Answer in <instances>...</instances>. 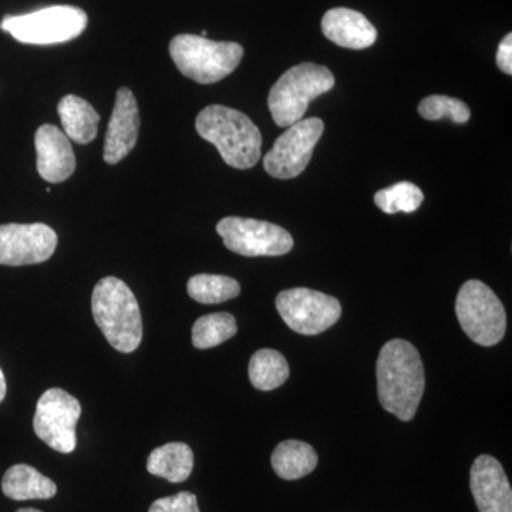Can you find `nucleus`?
I'll return each mask as SVG.
<instances>
[{"instance_id":"nucleus-1","label":"nucleus","mask_w":512,"mask_h":512,"mask_svg":"<svg viewBox=\"0 0 512 512\" xmlns=\"http://www.w3.org/2000/svg\"><path fill=\"white\" fill-rule=\"evenodd\" d=\"M376 373L383 409L402 421L412 420L426 387L423 360L417 349L407 340H390L380 350Z\"/></svg>"},{"instance_id":"nucleus-2","label":"nucleus","mask_w":512,"mask_h":512,"mask_svg":"<svg viewBox=\"0 0 512 512\" xmlns=\"http://www.w3.org/2000/svg\"><path fill=\"white\" fill-rule=\"evenodd\" d=\"M195 128L204 140L217 147L229 167L248 170L261 158V131L241 111L212 104L198 114Z\"/></svg>"},{"instance_id":"nucleus-3","label":"nucleus","mask_w":512,"mask_h":512,"mask_svg":"<svg viewBox=\"0 0 512 512\" xmlns=\"http://www.w3.org/2000/svg\"><path fill=\"white\" fill-rule=\"evenodd\" d=\"M92 312L107 342L121 353L134 352L143 339V320L133 291L107 276L94 286Z\"/></svg>"},{"instance_id":"nucleus-4","label":"nucleus","mask_w":512,"mask_h":512,"mask_svg":"<svg viewBox=\"0 0 512 512\" xmlns=\"http://www.w3.org/2000/svg\"><path fill=\"white\" fill-rule=\"evenodd\" d=\"M335 76L328 67L302 63L279 77L268 97L272 119L278 127H291L305 116L309 103L330 92Z\"/></svg>"},{"instance_id":"nucleus-5","label":"nucleus","mask_w":512,"mask_h":512,"mask_svg":"<svg viewBox=\"0 0 512 512\" xmlns=\"http://www.w3.org/2000/svg\"><path fill=\"white\" fill-rule=\"evenodd\" d=\"M171 59L188 79L201 84L221 82L241 63L244 47L197 35H178L170 43Z\"/></svg>"},{"instance_id":"nucleus-6","label":"nucleus","mask_w":512,"mask_h":512,"mask_svg":"<svg viewBox=\"0 0 512 512\" xmlns=\"http://www.w3.org/2000/svg\"><path fill=\"white\" fill-rule=\"evenodd\" d=\"M86 12L76 6H50L26 13V15L6 16L0 29L10 33L20 43L26 45H59L76 39L87 28Z\"/></svg>"},{"instance_id":"nucleus-7","label":"nucleus","mask_w":512,"mask_h":512,"mask_svg":"<svg viewBox=\"0 0 512 512\" xmlns=\"http://www.w3.org/2000/svg\"><path fill=\"white\" fill-rule=\"evenodd\" d=\"M456 313L461 328L477 345L494 346L503 340L507 330L503 303L483 282L471 279L461 286Z\"/></svg>"},{"instance_id":"nucleus-8","label":"nucleus","mask_w":512,"mask_h":512,"mask_svg":"<svg viewBox=\"0 0 512 512\" xmlns=\"http://www.w3.org/2000/svg\"><path fill=\"white\" fill-rule=\"evenodd\" d=\"M276 309L293 332L306 336L332 328L342 315L338 299L308 288L282 291L276 296Z\"/></svg>"},{"instance_id":"nucleus-9","label":"nucleus","mask_w":512,"mask_h":512,"mask_svg":"<svg viewBox=\"0 0 512 512\" xmlns=\"http://www.w3.org/2000/svg\"><path fill=\"white\" fill-rule=\"evenodd\" d=\"M82 416V406L72 394L62 389H49L37 402L33 429L36 436L62 454L76 448V426Z\"/></svg>"},{"instance_id":"nucleus-10","label":"nucleus","mask_w":512,"mask_h":512,"mask_svg":"<svg viewBox=\"0 0 512 512\" xmlns=\"http://www.w3.org/2000/svg\"><path fill=\"white\" fill-rule=\"evenodd\" d=\"M217 232L229 251L242 256H281L293 248L292 235L271 222L227 217L218 222Z\"/></svg>"},{"instance_id":"nucleus-11","label":"nucleus","mask_w":512,"mask_h":512,"mask_svg":"<svg viewBox=\"0 0 512 512\" xmlns=\"http://www.w3.org/2000/svg\"><path fill=\"white\" fill-rule=\"evenodd\" d=\"M323 130L325 124L316 117L298 121L289 127L266 154V173L279 180H291L302 174L311 161L313 148L322 137Z\"/></svg>"},{"instance_id":"nucleus-12","label":"nucleus","mask_w":512,"mask_h":512,"mask_svg":"<svg viewBox=\"0 0 512 512\" xmlns=\"http://www.w3.org/2000/svg\"><path fill=\"white\" fill-rule=\"evenodd\" d=\"M57 247V234L45 224L0 225V265L46 262Z\"/></svg>"},{"instance_id":"nucleus-13","label":"nucleus","mask_w":512,"mask_h":512,"mask_svg":"<svg viewBox=\"0 0 512 512\" xmlns=\"http://www.w3.org/2000/svg\"><path fill=\"white\" fill-rule=\"evenodd\" d=\"M140 130V111L133 92L121 87L107 127L103 158L107 164H119L136 147Z\"/></svg>"},{"instance_id":"nucleus-14","label":"nucleus","mask_w":512,"mask_h":512,"mask_svg":"<svg viewBox=\"0 0 512 512\" xmlns=\"http://www.w3.org/2000/svg\"><path fill=\"white\" fill-rule=\"evenodd\" d=\"M470 488L478 512H512V490L497 458L483 454L470 470Z\"/></svg>"},{"instance_id":"nucleus-15","label":"nucleus","mask_w":512,"mask_h":512,"mask_svg":"<svg viewBox=\"0 0 512 512\" xmlns=\"http://www.w3.org/2000/svg\"><path fill=\"white\" fill-rule=\"evenodd\" d=\"M37 173L45 181L59 184L72 177L76 157L69 137L53 124L37 128L35 136Z\"/></svg>"},{"instance_id":"nucleus-16","label":"nucleus","mask_w":512,"mask_h":512,"mask_svg":"<svg viewBox=\"0 0 512 512\" xmlns=\"http://www.w3.org/2000/svg\"><path fill=\"white\" fill-rule=\"evenodd\" d=\"M323 35L346 49H367L375 45L377 30L365 15L346 8L330 9L322 19Z\"/></svg>"},{"instance_id":"nucleus-17","label":"nucleus","mask_w":512,"mask_h":512,"mask_svg":"<svg viewBox=\"0 0 512 512\" xmlns=\"http://www.w3.org/2000/svg\"><path fill=\"white\" fill-rule=\"evenodd\" d=\"M63 133L77 144L92 143L99 130L100 116L89 101L82 97L64 96L57 106Z\"/></svg>"},{"instance_id":"nucleus-18","label":"nucleus","mask_w":512,"mask_h":512,"mask_svg":"<svg viewBox=\"0 0 512 512\" xmlns=\"http://www.w3.org/2000/svg\"><path fill=\"white\" fill-rule=\"evenodd\" d=\"M2 491L15 501L49 500L57 493L56 484L28 464H16L6 471Z\"/></svg>"},{"instance_id":"nucleus-19","label":"nucleus","mask_w":512,"mask_h":512,"mask_svg":"<svg viewBox=\"0 0 512 512\" xmlns=\"http://www.w3.org/2000/svg\"><path fill=\"white\" fill-rule=\"evenodd\" d=\"M194 468V453L184 443H168L151 451L147 460L148 473L165 478L170 483H183Z\"/></svg>"},{"instance_id":"nucleus-20","label":"nucleus","mask_w":512,"mask_h":512,"mask_svg":"<svg viewBox=\"0 0 512 512\" xmlns=\"http://www.w3.org/2000/svg\"><path fill=\"white\" fill-rule=\"evenodd\" d=\"M276 476L282 480H299L318 466V456L311 444L299 440L282 441L271 458Z\"/></svg>"},{"instance_id":"nucleus-21","label":"nucleus","mask_w":512,"mask_h":512,"mask_svg":"<svg viewBox=\"0 0 512 512\" xmlns=\"http://www.w3.org/2000/svg\"><path fill=\"white\" fill-rule=\"evenodd\" d=\"M249 380L261 392L278 389L288 380L289 365L285 356L274 349H261L249 360Z\"/></svg>"},{"instance_id":"nucleus-22","label":"nucleus","mask_w":512,"mask_h":512,"mask_svg":"<svg viewBox=\"0 0 512 512\" xmlns=\"http://www.w3.org/2000/svg\"><path fill=\"white\" fill-rule=\"evenodd\" d=\"M237 320L231 313H210L192 326V345L197 349H211L237 335Z\"/></svg>"},{"instance_id":"nucleus-23","label":"nucleus","mask_w":512,"mask_h":512,"mask_svg":"<svg viewBox=\"0 0 512 512\" xmlns=\"http://www.w3.org/2000/svg\"><path fill=\"white\" fill-rule=\"evenodd\" d=\"M187 291L194 301L217 305L237 298L241 293V285L229 276L200 274L192 276L188 281Z\"/></svg>"},{"instance_id":"nucleus-24","label":"nucleus","mask_w":512,"mask_h":512,"mask_svg":"<svg viewBox=\"0 0 512 512\" xmlns=\"http://www.w3.org/2000/svg\"><path fill=\"white\" fill-rule=\"evenodd\" d=\"M423 201V191L409 181H402L392 187L384 188V190L377 191L375 195L377 208L389 215L397 214V212L412 214L419 210Z\"/></svg>"},{"instance_id":"nucleus-25","label":"nucleus","mask_w":512,"mask_h":512,"mask_svg":"<svg viewBox=\"0 0 512 512\" xmlns=\"http://www.w3.org/2000/svg\"><path fill=\"white\" fill-rule=\"evenodd\" d=\"M419 113L426 120H440L447 117L457 124L470 120L471 111L464 101L447 96H429L420 101Z\"/></svg>"},{"instance_id":"nucleus-26","label":"nucleus","mask_w":512,"mask_h":512,"mask_svg":"<svg viewBox=\"0 0 512 512\" xmlns=\"http://www.w3.org/2000/svg\"><path fill=\"white\" fill-rule=\"evenodd\" d=\"M148 512H200V508L195 494L183 491L154 501Z\"/></svg>"},{"instance_id":"nucleus-27","label":"nucleus","mask_w":512,"mask_h":512,"mask_svg":"<svg viewBox=\"0 0 512 512\" xmlns=\"http://www.w3.org/2000/svg\"><path fill=\"white\" fill-rule=\"evenodd\" d=\"M497 64L501 70L508 76L512 74V35L508 33L507 36L501 40L500 46L497 50Z\"/></svg>"},{"instance_id":"nucleus-28","label":"nucleus","mask_w":512,"mask_h":512,"mask_svg":"<svg viewBox=\"0 0 512 512\" xmlns=\"http://www.w3.org/2000/svg\"><path fill=\"white\" fill-rule=\"evenodd\" d=\"M6 396V380L5 375H3L2 369H0V403L3 402Z\"/></svg>"},{"instance_id":"nucleus-29","label":"nucleus","mask_w":512,"mask_h":512,"mask_svg":"<svg viewBox=\"0 0 512 512\" xmlns=\"http://www.w3.org/2000/svg\"><path fill=\"white\" fill-rule=\"evenodd\" d=\"M16 512H42V511L35 510V508H20V510H18Z\"/></svg>"},{"instance_id":"nucleus-30","label":"nucleus","mask_w":512,"mask_h":512,"mask_svg":"<svg viewBox=\"0 0 512 512\" xmlns=\"http://www.w3.org/2000/svg\"><path fill=\"white\" fill-rule=\"evenodd\" d=\"M201 36H202V37L207 36V30H202V32H201Z\"/></svg>"}]
</instances>
